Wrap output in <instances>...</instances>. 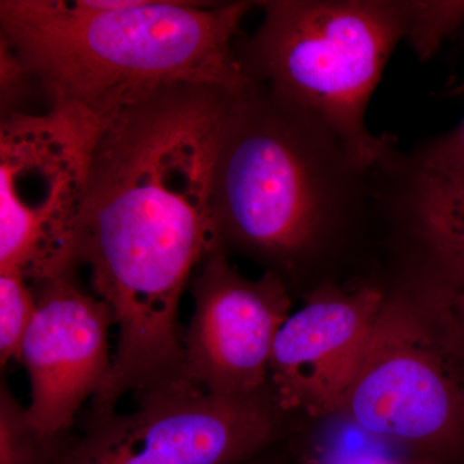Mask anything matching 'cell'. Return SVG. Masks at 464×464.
Instances as JSON below:
<instances>
[{"instance_id": "obj_1", "label": "cell", "mask_w": 464, "mask_h": 464, "mask_svg": "<svg viewBox=\"0 0 464 464\" xmlns=\"http://www.w3.org/2000/svg\"><path fill=\"white\" fill-rule=\"evenodd\" d=\"M239 93L166 88L93 137L75 259L90 267L101 295L141 311L181 301L191 274L218 246L216 159Z\"/></svg>"}, {"instance_id": "obj_2", "label": "cell", "mask_w": 464, "mask_h": 464, "mask_svg": "<svg viewBox=\"0 0 464 464\" xmlns=\"http://www.w3.org/2000/svg\"><path fill=\"white\" fill-rule=\"evenodd\" d=\"M253 7L250 0H2L0 44L51 110L94 137L166 88L253 87L235 53Z\"/></svg>"}, {"instance_id": "obj_3", "label": "cell", "mask_w": 464, "mask_h": 464, "mask_svg": "<svg viewBox=\"0 0 464 464\" xmlns=\"http://www.w3.org/2000/svg\"><path fill=\"white\" fill-rule=\"evenodd\" d=\"M218 246L301 282L357 226L380 217L375 168L362 166L306 109L255 84L232 103L217 152Z\"/></svg>"}, {"instance_id": "obj_4", "label": "cell", "mask_w": 464, "mask_h": 464, "mask_svg": "<svg viewBox=\"0 0 464 464\" xmlns=\"http://www.w3.org/2000/svg\"><path fill=\"white\" fill-rule=\"evenodd\" d=\"M264 20L235 53L253 84L316 116L362 166L396 148L375 136L366 112L393 51L404 41L402 0H265Z\"/></svg>"}, {"instance_id": "obj_5", "label": "cell", "mask_w": 464, "mask_h": 464, "mask_svg": "<svg viewBox=\"0 0 464 464\" xmlns=\"http://www.w3.org/2000/svg\"><path fill=\"white\" fill-rule=\"evenodd\" d=\"M338 414L431 462L464 450L462 372L404 288L386 293Z\"/></svg>"}, {"instance_id": "obj_6", "label": "cell", "mask_w": 464, "mask_h": 464, "mask_svg": "<svg viewBox=\"0 0 464 464\" xmlns=\"http://www.w3.org/2000/svg\"><path fill=\"white\" fill-rule=\"evenodd\" d=\"M93 136L56 110L0 121V268L30 283L72 274Z\"/></svg>"}, {"instance_id": "obj_7", "label": "cell", "mask_w": 464, "mask_h": 464, "mask_svg": "<svg viewBox=\"0 0 464 464\" xmlns=\"http://www.w3.org/2000/svg\"><path fill=\"white\" fill-rule=\"evenodd\" d=\"M282 414L270 387L219 396L183 380L132 413L94 415L53 464H246L276 440Z\"/></svg>"}, {"instance_id": "obj_8", "label": "cell", "mask_w": 464, "mask_h": 464, "mask_svg": "<svg viewBox=\"0 0 464 464\" xmlns=\"http://www.w3.org/2000/svg\"><path fill=\"white\" fill-rule=\"evenodd\" d=\"M194 314L183 331V380L219 396L268 387L277 333L290 315V288L266 271L248 279L218 246L191 283Z\"/></svg>"}, {"instance_id": "obj_9", "label": "cell", "mask_w": 464, "mask_h": 464, "mask_svg": "<svg viewBox=\"0 0 464 464\" xmlns=\"http://www.w3.org/2000/svg\"><path fill=\"white\" fill-rule=\"evenodd\" d=\"M72 274L32 284L35 313L21 344L32 386L30 423L60 456L61 438L88 398L93 399L111 371V311L97 295L76 285Z\"/></svg>"}, {"instance_id": "obj_10", "label": "cell", "mask_w": 464, "mask_h": 464, "mask_svg": "<svg viewBox=\"0 0 464 464\" xmlns=\"http://www.w3.org/2000/svg\"><path fill=\"white\" fill-rule=\"evenodd\" d=\"M384 299L375 284L308 290L304 306L277 333L271 355L268 387L283 413H340Z\"/></svg>"}, {"instance_id": "obj_11", "label": "cell", "mask_w": 464, "mask_h": 464, "mask_svg": "<svg viewBox=\"0 0 464 464\" xmlns=\"http://www.w3.org/2000/svg\"><path fill=\"white\" fill-rule=\"evenodd\" d=\"M375 174L382 218L414 244L411 271L464 292V174L430 172L399 148L378 164Z\"/></svg>"}, {"instance_id": "obj_12", "label": "cell", "mask_w": 464, "mask_h": 464, "mask_svg": "<svg viewBox=\"0 0 464 464\" xmlns=\"http://www.w3.org/2000/svg\"><path fill=\"white\" fill-rule=\"evenodd\" d=\"M404 289L417 302L449 353L456 360L464 378V292L420 273L408 274Z\"/></svg>"}, {"instance_id": "obj_13", "label": "cell", "mask_w": 464, "mask_h": 464, "mask_svg": "<svg viewBox=\"0 0 464 464\" xmlns=\"http://www.w3.org/2000/svg\"><path fill=\"white\" fill-rule=\"evenodd\" d=\"M404 42L420 63L431 60L464 25V0H402Z\"/></svg>"}, {"instance_id": "obj_14", "label": "cell", "mask_w": 464, "mask_h": 464, "mask_svg": "<svg viewBox=\"0 0 464 464\" xmlns=\"http://www.w3.org/2000/svg\"><path fill=\"white\" fill-rule=\"evenodd\" d=\"M58 454L30 423L27 409L7 387L0 392V464H53Z\"/></svg>"}, {"instance_id": "obj_15", "label": "cell", "mask_w": 464, "mask_h": 464, "mask_svg": "<svg viewBox=\"0 0 464 464\" xmlns=\"http://www.w3.org/2000/svg\"><path fill=\"white\" fill-rule=\"evenodd\" d=\"M36 302L33 286L16 268H0V360L18 359Z\"/></svg>"}, {"instance_id": "obj_16", "label": "cell", "mask_w": 464, "mask_h": 464, "mask_svg": "<svg viewBox=\"0 0 464 464\" xmlns=\"http://www.w3.org/2000/svg\"><path fill=\"white\" fill-rule=\"evenodd\" d=\"M418 166L432 173L464 174V118L453 130L418 143L408 151Z\"/></svg>"}, {"instance_id": "obj_17", "label": "cell", "mask_w": 464, "mask_h": 464, "mask_svg": "<svg viewBox=\"0 0 464 464\" xmlns=\"http://www.w3.org/2000/svg\"><path fill=\"white\" fill-rule=\"evenodd\" d=\"M324 464H439L431 460L422 459H401V458H392L381 456L374 453H357L348 454V456L333 457L328 463Z\"/></svg>"}, {"instance_id": "obj_18", "label": "cell", "mask_w": 464, "mask_h": 464, "mask_svg": "<svg viewBox=\"0 0 464 464\" xmlns=\"http://www.w3.org/2000/svg\"><path fill=\"white\" fill-rule=\"evenodd\" d=\"M246 464H264L262 462H257V460H252V462H248V463H246Z\"/></svg>"}]
</instances>
